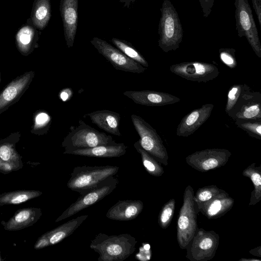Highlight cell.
Masks as SVG:
<instances>
[{
    "instance_id": "44dd1931",
    "label": "cell",
    "mask_w": 261,
    "mask_h": 261,
    "mask_svg": "<svg viewBox=\"0 0 261 261\" xmlns=\"http://www.w3.org/2000/svg\"><path fill=\"white\" fill-rule=\"evenodd\" d=\"M127 146L124 143L115 145H102L97 146L73 150H65L64 154L96 158H118L126 152Z\"/></svg>"
},
{
    "instance_id": "e0dca14e",
    "label": "cell",
    "mask_w": 261,
    "mask_h": 261,
    "mask_svg": "<svg viewBox=\"0 0 261 261\" xmlns=\"http://www.w3.org/2000/svg\"><path fill=\"white\" fill-rule=\"evenodd\" d=\"M88 217L87 215L78 216L46 232L39 239L35 247L41 248L61 242L72 234Z\"/></svg>"
},
{
    "instance_id": "7c38bea8",
    "label": "cell",
    "mask_w": 261,
    "mask_h": 261,
    "mask_svg": "<svg viewBox=\"0 0 261 261\" xmlns=\"http://www.w3.org/2000/svg\"><path fill=\"white\" fill-rule=\"evenodd\" d=\"M170 71L187 80L206 83L214 80L220 72L215 65L202 62H184L172 65Z\"/></svg>"
},
{
    "instance_id": "1f68e13d",
    "label": "cell",
    "mask_w": 261,
    "mask_h": 261,
    "mask_svg": "<svg viewBox=\"0 0 261 261\" xmlns=\"http://www.w3.org/2000/svg\"><path fill=\"white\" fill-rule=\"evenodd\" d=\"M175 209V200L170 199L162 207L159 216L158 222L162 229L167 228L170 225Z\"/></svg>"
},
{
    "instance_id": "74e56055",
    "label": "cell",
    "mask_w": 261,
    "mask_h": 261,
    "mask_svg": "<svg viewBox=\"0 0 261 261\" xmlns=\"http://www.w3.org/2000/svg\"><path fill=\"white\" fill-rule=\"evenodd\" d=\"M260 28H261V0H251Z\"/></svg>"
},
{
    "instance_id": "4fadbf2b",
    "label": "cell",
    "mask_w": 261,
    "mask_h": 261,
    "mask_svg": "<svg viewBox=\"0 0 261 261\" xmlns=\"http://www.w3.org/2000/svg\"><path fill=\"white\" fill-rule=\"evenodd\" d=\"M227 114L233 120L261 119L260 93L248 87Z\"/></svg>"
},
{
    "instance_id": "ba28073f",
    "label": "cell",
    "mask_w": 261,
    "mask_h": 261,
    "mask_svg": "<svg viewBox=\"0 0 261 261\" xmlns=\"http://www.w3.org/2000/svg\"><path fill=\"white\" fill-rule=\"evenodd\" d=\"M219 235L213 230L197 229L186 249L191 261H208L215 256L219 244Z\"/></svg>"
},
{
    "instance_id": "f35d334b",
    "label": "cell",
    "mask_w": 261,
    "mask_h": 261,
    "mask_svg": "<svg viewBox=\"0 0 261 261\" xmlns=\"http://www.w3.org/2000/svg\"><path fill=\"white\" fill-rule=\"evenodd\" d=\"M249 253L254 256L261 257V246H259L257 247L250 250Z\"/></svg>"
},
{
    "instance_id": "7a4b0ae2",
    "label": "cell",
    "mask_w": 261,
    "mask_h": 261,
    "mask_svg": "<svg viewBox=\"0 0 261 261\" xmlns=\"http://www.w3.org/2000/svg\"><path fill=\"white\" fill-rule=\"evenodd\" d=\"M160 11L159 46L165 53L175 50L179 47L184 34L178 14L170 0H164Z\"/></svg>"
},
{
    "instance_id": "8992f818",
    "label": "cell",
    "mask_w": 261,
    "mask_h": 261,
    "mask_svg": "<svg viewBox=\"0 0 261 261\" xmlns=\"http://www.w3.org/2000/svg\"><path fill=\"white\" fill-rule=\"evenodd\" d=\"M130 117L134 128L140 137L138 141L142 148L160 164L167 166L168 152L156 130L140 116L132 114Z\"/></svg>"
},
{
    "instance_id": "f546056e",
    "label": "cell",
    "mask_w": 261,
    "mask_h": 261,
    "mask_svg": "<svg viewBox=\"0 0 261 261\" xmlns=\"http://www.w3.org/2000/svg\"><path fill=\"white\" fill-rule=\"evenodd\" d=\"M234 120L237 126L250 136L261 140V119H237Z\"/></svg>"
},
{
    "instance_id": "8d00e7d4",
    "label": "cell",
    "mask_w": 261,
    "mask_h": 261,
    "mask_svg": "<svg viewBox=\"0 0 261 261\" xmlns=\"http://www.w3.org/2000/svg\"><path fill=\"white\" fill-rule=\"evenodd\" d=\"M12 155V149L8 144H3L0 146V158L7 161L10 160Z\"/></svg>"
},
{
    "instance_id": "7402d4cb",
    "label": "cell",
    "mask_w": 261,
    "mask_h": 261,
    "mask_svg": "<svg viewBox=\"0 0 261 261\" xmlns=\"http://www.w3.org/2000/svg\"><path fill=\"white\" fill-rule=\"evenodd\" d=\"M88 116L91 122L99 128L118 137L121 136L119 130L120 114L107 110H98L86 114L84 117Z\"/></svg>"
},
{
    "instance_id": "7bdbcfd3",
    "label": "cell",
    "mask_w": 261,
    "mask_h": 261,
    "mask_svg": "<svg viewBox=\"0 0 261 261\" xmlns=\"http://www.w3.org/2000/svg\"><path fill=\"white\" fill-rule=\"evenodd\" d=\"M0 260H1V258H0Z\"/></svg>"
},
{
    "instance_id": "ac0fdd59",
    "label": "cell",
    "mask_w": 261,
    "mask_h": 261,
    "mask_svg": "<svg viewBox=\"0 0 261 261\" xmlns=\"http://www.w3.org/2000/svg\"><path fill=\"white\" fill-rule=\"evenodd\" d=\"M123 95L137 104L146 106H163L180 101L176 96L152 90L126 91Z\"/></svg>"
},
{
    "instance_id": "d6986e66",
    "label": "cell",
    "mask_w": 261,
    "mask_h": 261,
    "mask_svg": "<svg viewBox=\"0 0 261 261\" xmlns=\"http://www.w3.org/2000/svg\"><path fill=\"white\" fill-rule=\"evenodd\" d=\"M143 207L144 204L140 200H119L109 209L106 217L113 220H133L139 215Z\"/></svg>"
},
{
    "instance_id": "2e32d148",
    "label": "cell",
    "mask_w": 261,
    "mask_h": 261,
    "mask_svg": "<svg viewBox=\"0 0 261 261\" xmlns=\"http://www.w3.org/2000/svg\"><path fill=\"white\" fill-rule=\"evenodd\" d=\"M214 107L212 103H206L185 115L177 127L176 135L187 137L193 134L208 119Z\"/></svg>"
},
{
    "instance_id": "30bf717a",
    "label": "cell",
    "mask_w": 261,
    "mask_h": 261,
    "mask_svg": "<svg viewBox=\"0 0 261 261\" xmlns=\"http://www.w3.org/2000/svg\"><path fill=\"white\" fill-rule=\"evenodd\" d=\"M90 42L116 69L135 73H142L146 71V67L128 58L106 41L94 37Z\"/></svg>"
},
{
    "instance_id": "5bb4252c",
    "label": "cell",
    "mask_w": 261,
    "mask_h": 261,
    "mask_svg": "<svg viewBox=\"0 0 261 261\" xmlns=\"http://www.w3.org/2000/svg\"><path fill=\"white\" fill-rule=\"evenodd\" d=\"M34 72L28 71L10 82L0 92V114L16 102L29 88Z\"/></svg>"
},
{
    "instance_id": "9c48e42d",
    "label": "cell",
    "mask_w": 261,
    "mask_h": 261,
    "mask_svg": "<svg viewBox=\"0 0 261 261\" xmlns=\"http://www.w3.org/2000/svg\"><path fill=\"white\" fill-rule=\"evenodd\" d=\"M118 180L114 176H110L99 182L91 190L80 195L77 199L68 207L56 222L63 220L72 216L82 210L100 201L111 194L117 187Z\"/></svg>"
},
{
    "instance_id": "3957f363",
    "label": "cell",
    "mask_w": 261,
    "mask_h": 261,
    "mask_svg": "<svg viewBox=\"0 0 261 261\" xmlns=\"http://www.w3.org/2000/svg\"><path fill=\"white\" fill-rule=\"evenodd\" d=\"M115 166H77L73 168L67 186L82 195L95 188L98 184L118 172Z\"/></svg>"
},
{
    "instance_id": "5b68a950",
    "label": "cell",
    "mask_w": 261,
    "mask_h": 261,
    "mask_svg": "<svg viewBox=\"0 0 261 261\" xmlns=\"http://www.w3.org/2000/svg\"><path fill=\"white\" fill-rule=\"evenodd\" d=\"M193 188L188 185L184 193L183 203L177 222V240L179 247L186 249L197 229V214L193 200Z\"/></svg>"
},
{
    "instance_id": "d590c367",
    "label": "cell",
    "mask_w": 261,
    "mask_h": 261,
    "mask_svg": "<svg viewBox=\"0 0 261 261\" xmlns=\"http://www.w3.org/2000/svg\"><path fill=\"white\" fill-rule=\"evenodd\" d=\"M203 15L207 17L212 12L215 0H199Z\"/></svg>"
},
{
    "instance_id": "ab89813d",
    "label": "cell",
    "mask_w": 261,
    "mask_h": 261,
    "mask_svg": "<svg viewBox=\"0 0 261 261\" xmlns=\"http://www.w3.org/2000/svg\"><path fill=\"white\" fill-rule=\"evenodd\" d=\"M137 0H119V2L123 4L124 7H126L127 8H129L130 5L136 2Z\"/></svg>"
},
{
    "instance_id": "4316f807",
    "label": "cell",
    "mask_w": 261,
    "mask_h": 261,
    "mask_svg": "<svg viewBox=\"0 0 261 261\" xmlns=\"http://www.w3.org/2000/svg\"><path fill=\"white\" fill-rule=\"evenodd\" d=\"M111 41L116 48L121 51L127 57L144 67H148V62L130 43L116 38H112Z\"/></svg>"
},
{
    "instance_id": "b9f144b4",
    "label": "cell",
    "mask_w": 261,
    "mask_h": 261,
    "mask_svg": "<svg viewBox=\"0 0 261 261\" xmlns=\"http://www.w3.org/2000/svg\"><path fill=\"white\" fill-rule=\"evenodd\" d=\"M1 73H0V82H1Z\"/></svg>"
},
{
    "instance_id": "603a6c76",
    "label": "cell",
    "mask_w": 261,
    "mask_h": 261,
    "mask_svg": "<svg viewBox=\"0 0 261 261\" xmlns=\"http://www.w3.org/2000/svg\"><path fill=\"white\" fill-rule=\"evenodd\" d=\"M38 33L37 29L30 24L19 30L16 35V44L21 54L27 56L38 47Z\"/></svg>"
},
{
    "instance_id": "cb8c5ba5",
    "label": "cell",
    "mask_w": 261,
    "mask_h": 261,
    "mask_svg": "<svg viewBox=\"0 0 261 261\" xmlns=\"http://www.w3.org/2000/svg\"><path fill=\"white\" fill-rule=\"evenodd\" d=\"M51 17L50 0H35L29 22L40 30H43L48 24Z\"/></svg>"
},
{
    "instance_id": "836d02e7",
    "label": "cell",
    "mask_w": 261,
    "mask_h": 261,
    "mask_svg": "<svg viewBox=\"0 0 261 261\" xmlns=\"http://www.w3.org/2000/svg\"><path fill=\"white\" fill-rule=\"evenodd\" d=\"M33 212L31 210L24 209L18 212L11 220L9 228L14 229L24 226L33 220Z\"/></svg>"
},
{
    "instance_id": "d4e9b609",
    "label": "cell",
    "mask_w": 261,
    "mask_h": 261,
    "mask_svg": "<svg viewBox=\"0 0 261 261\" xmlns=\"http://www.w3.org/2000/svg\"><path fill=\"white\" fill-rule=\"evenodd\" d=\"M255 165V163H252L242 172V175L249 178L254 186L251 193L249 206L254 205L261 200V166L256 167Z\"/></svg>"
},
{
    "instance_id": "60d3db41",
    "label": "cell",
    "mask_w": 261,
    "mask_h": 261,
    "mask_svg": "<svg viewBox=\"0 0 261 261\" xmlns=\"http://www.w3.org/2000/svg\"><path fill=\"white\" fill-rule=\"evenodd\" d=\"M240 261H261L260 259L256 258H242L239 260Z\"/></svg>"
},
{
    "instance_id": "f1b7e54d",
    "label": "cell",
    "mask_w": 261,
    "mask_h": 261,
    "mask_svg": "<svg viewBox=\"0 0 261 261\" xmlns=\"http://www.w3.org/2000/svg\"><path fill=\"white\" fill-rule=\"evenodd\" d=\"M42 193L40 191H20L6 193L1 197V204H19L31 198L37 197Z\"/></svg>"
},
{
    "instance_id": "8fae6325",
    "label": "cell",
    "mask_w": 261,
    "mask_h": 261,
    "mask_svg": "<svg viewBox=\"0 0 261 261\" xmlns=\"http://www.w3.org/2000/svg\"><path fill=\"white\" fill-rule=\"evenodd\" d=\"M231 155V153L226 149H206L188 155L186 161L192 168L205 172L224 166Z\"/></svg>"
},
{
    "instance_id": "e575fe53",
    "label": "cell",
    "mask_w": 261,
    "mask_h": 261,
    "mask_svg": "<svg viewBox=\"0 0 261 261\" xmlns=\"http://www.w3.org/2000/svg\"><path fill=\"white\" fill-rule=\"evenodd\" d=\"M219 58L221 62L230 69L235 68L237 61L234 48H222L219 50Z\"/></svg>"
},
{
    "instance_id": "484cf974",
    "label": "cell",
    "mask_w": 261,
    "mask_h": 261,
    "mask_svg": "<svg viewBox=\"0 0 261 261\" xmlns=\"http://www.w3.org/2000/svg\"><path fill=\"white\" fill-rule=\"evenodd\" d=\"M134 146L137 151L140 153L142 164L150 175L159 177L164 174V170L160 163L142 148L139 141L134 143Z\"/></svg>"
},
{
    "instance_id": "9a60e30c",
    "label": "cell",
    "mask_w": 261,
    "mask_h": 261,
    "mask_svg": "<svg viewBox=\"0 0 261 261\" xmlns=\"http://www.w3.org/2000/svg\"><path fill=\"white\" fill-rule=\"evenodd\" d=\"M60 12L66 45H73L78 22V0H60Z\"/></svg>"
},
{
    "instance_id": "4dcf8cb0",
    "label": "cell",
    "mask_w": 261,
    "mask_h": 261,
    "mask_svg": "<svg viewBox=\"0 0 261 261\" xmlns=\"http://www.w3.org/2000/svg\"><path fill=\"white\" fill-rule=\"evenodd\" d=\"M51 118L49 114L45 111H40L36 113L34 125L31 132L36 135L46 134L49 129Z\"/></svg>"
},
{
    "instance_id": "52a82bcc",
    "label": "cell",
    "mask_w": 261,
    "mask_h": 261,
    "mask_svg": "<svg viewBox=\"0 0 261 261\" xmlns=\"http://www.w3.org/2000/svg\"><path fill=\"white\" fill-rule=\"evenodd\" d=\"M236 30L239 37H246L256 55L261 58V44L248 0H234Z\"/></svg>"
},
{
    "instance_id": "6da1fadb",
    "label": "cell",
    "mask_w": 261,
    "mask_h": 261,
    "mask_svg": "<svg viewBox=\"0 0 261 261\" xmlns=\"http://www.w3.org/2000/svg\"><path fill=\"white\" fill-rule=\"evenodd\" d=\"M137 243L128 233L110 236L100 232L91 240L90 247L98 253V261H123L134 252Z\"/></svg>"
},
{
    "instance_id": "ffe728a7",
    "label": "cell",
    "mask_w": 261,
    "mask_h": 261,
    "mask_svg": "<svg viewBox=\"0 0 261 261\" xmlns=\"http://www.w3.org/2000/svg\"><path fill=\"white\" fill-rule=\"evenodd\" d=\"M234 200L225 191L219 193L198 209L208 219H217L224 216L232 207Z\"/></svg>"
},
{
    "instance_id": "d6a6232c",
    "label": "cell",
    "mask_w": 261,
    "mask_h": 261,
    "mask_svg": "<svg viewBox=\"0 0 261 261\" xmlns=\"http://www.w3.org/2000/svg\"><path fill=\"white\" fill-rule=\"evenodd\" d=\"M246 84H234L231 86L227 92L225 111L227 114L234 107L245 91L248 88Z\"/></svg>"
},
{
    "instance_id": "277c9868",
    "label": "cell",
    "mask_w": 261,
    "mask_h": 261,
    "mask_svg": "<svg viewBox=\"0 0 261 261\" xmlns=\"http://www.w3.org/2000/svg\"><path fill=\"white\" fill-rule=\"evenodd\" d=\"M117 143L111 136L100 132L79 120L77 126L70 127L68 134L62 142V146L65 150H73Z\"/></svg>"
},
{
    "instance_id": "83f0119b",
    "label": "cell",
    "mask_w": 261,
    "mask_h": 261,
    "mask_svg": "<svg viewBox=\"0 0 261 261\" xmlns=\"http://www.w3.org/2000/svg\"><path fill=\"white\" fill-rule=\"evenodd\" d=\"M223 191V190L219 188L216 185L207 186L199 188L193 196L196 213H198V209L201 205Z\"/></svg>"
}]
</instances>
